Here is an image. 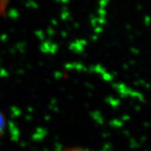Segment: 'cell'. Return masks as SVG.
<instances>
[{
	"mask_svg": "<svg viewBox=\"0 0 151 151\" xmlns=\"http://www.w3.org/2000/svg\"><path fill=\"white\" fill-rule=\"evenodd\" d=\"M60 151H91L89 150L84 149L82 147H70V148H66V149L61 150Z\"/></svg>",
	"mask_w": 151,
	"mask_h": 151,
	"instance_id": "1",
	"label": "cell"
},
{
	"mask_svg": "<svg viewBox=\"0 0 151 151\" xmlns=\"http://www.w3.org/2000/svg\"><path fill=\"white\" fill-rule=\"evenodd\" d=\"M4 128V118L2 117V115L0 114V136H1V134L3 131Z\"/></svg>",
	"mask_w": 151,
	"mask_h": 151,
	"instance_id": "2",
	"label": "cell"
}]
</instances>
